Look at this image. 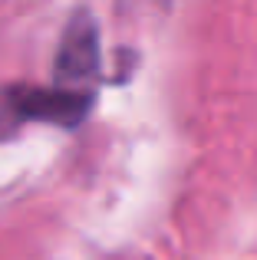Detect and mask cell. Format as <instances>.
<instances>
[{
	"mask_svg": "<svg viewBox=\"0 0 257 260\" xmlns=\"http://www.w3.org/2000/svg\"><path fill=\"white\" fill-rule=\"evenodd\" d=\"M56 70L66 79H86L96 73V37H92L89 23H73L70 33L63 40V50H59Z\"/></svg>",
	"mask_w": 257,
	"mask_h": 260,
	"instance_id": "1",
	"label": "cell"
}]
</instances>
